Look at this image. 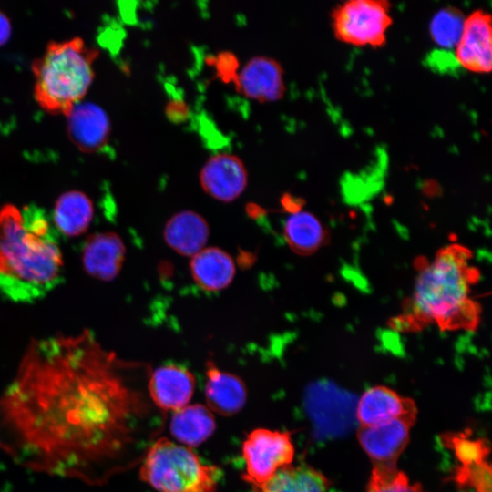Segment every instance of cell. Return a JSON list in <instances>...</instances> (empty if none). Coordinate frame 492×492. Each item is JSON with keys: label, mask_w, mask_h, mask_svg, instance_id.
I'll return each instance as SVG.
<instances>
[{"label": "cell", "mask_w": 492, "mask_h": 492, "mask_svg": "<svg viewBox=\"0 0 492 492\" xmlns=\"http://www.w3.org/2000/svg\"><path fill=\"white\" fill-rule=\"evenodd\" d=\"M90 334L35 343L0 397V444L33 471L100 484L148 406Z\"/></svg>", "instance_id": "cell-1"}, {"label": "cell", "mask_w": 492, "mask_h": 492, "mask_svg": "<svg viewBox=\"0 0 492 492\" xmlns=\"http://www.w3.org/2000/svg\"><path fill=\"white\" fill-rule=\"evenodd\" d=\"M471 251L458 243L438 250L432 260L419 258L411 296L390 326L402 333L436 325L442 331H475L481 306L473 296L479 271Z\"/></svg>", "instance_id": "cell-2"}, {"label": "cell", "mask_w": 492, "mask_h": 492, "mask_svg": "<svg viewBox=\"0 0 492 492\" xmlns=\"http://www.w3.org/2000/svg\"><path fill=\"white\" fill-rule=\"evenodd\" d=\"M63 260L44 210L36 205L0 209V292L30 302L62 281Z\"/></svg>", "instance_id": "cell-3"}, {"label": "cell", "mask_w": 492, "mask_h": 492, "mask_svg": "<svg viewBox=\"0 0 492 492\" xmlns=\"http://www.w3.org/2000/svg\"><path fill=\"white\" fill-rule=\"evenodd\" d=\"M98 51L80 37L48 43L45 52L32 63L34 97L42 109L67 116L87 94L95 72Z\"/></svg>", "instance_id": "cell-4"}, {"label": "cell", "mask_w": 492, "mask_h": 492, "mask_svg": "<svg viewBox=\"0 0 492 492\" xmlns=\"http://www.w3.org/2000/svg\"><path fill=\"white\" fill-rule=\"evenodd\" d=\"M221 477L220 467L167 437L149 446L139 468L140 479L158 492H216Z\"/></svg>", "instance_id": "cell-5"}, {"label": "cell", "mask_w": 492, "mask_h": 492, "mask_svg": "<svg viewBox=\"0 0 492 492\" xmlns=\"http://www.w3.org/2000/svg\"><path fill=\"white\" fill-rule=\"evenodd\" d=\"M332 28L342 43L378 48L386 43L393 23L391 5L384 0H350L332 11Z\"/></svg>", "instance_id": "cell-6"}, {"label": "cell", "mask_w": 492, "mask_h": 492, "mask_svg": "<svg viewBox=\"0 0 492 492\" xmlns=\"http://www.w3.org/2000/svg\"><path fill=\"white\" fill-rule=\"evenodd\" d=\"M295 448L289 431L259 427L251 430L241 446L242 479L252 491L264 485L281 468L292 464Z\"/></svg>", "instance_id": "cell-7"}, {"label": "cell", "mask_w": 492, "mask_h": 492, "mask_svg": "<svg viewBox=\"0 0 492 492\" xmlns=\"http://www.w3.org/2000/svg\"><path fill=\"white\" fill-rule=\"evenodd\" d=\"M455 57L463 68L473 73H490L492 68L491 15L475 10L465 17L463 31L456 46Z\"/></svg>", "instance_id": "cell-8"}, {"label": "cell", "mask_w": 492, "mask_h": 492, "mask_svg": "<svg viewBox=\"0 0 492 492\" xmlns=\"http://www.w3.org/2000/svg\"><path fill=\"white\" fill-rule=\"evenodd\" d=\"M415 420L398 418L384 424L359 427L357 440L373 466H397L410 440Z\"/></svg>", "instance_id": "cell-9"}, {"label": "cell", "mask_w": 492, "mask_h": 492, "mask_svg": "<svg viewBox=\"0 0 492 492\" xmlns=\"http://www.w3.org/2000/svg\"><path fill=\"white\" fill-rule=\"evenodd\" d=\"M460 462L455 480L475 492H491V466L487 457L489 447L484 439H472L464 434H447L443 437Z\"/></svg>", "instance_id": "cell-10"}, {"label": "cell", "mask_w": 492, "mask_h": 492, "mask_svg": "<svg viewBox=\"0 0 492 492\" xmlns=\"http://www.w3.org/2000/svg\"><path fill=\"white\" fill-rule=\"evenodd\" d=\"M202 190L213 199L231 202L239 198L248 183V171L236 155L218 153L211 156L200 172Z\"/></svg>", "instance_id": "cell-11"}, {"label": "cell", "mask_w": 492, "mask_h": 492, "mask_svg": "<svg viewBox=\"0 0 492 492\" xmlns=\"http://www.w3.org/2000/svg\"><path fill=\"white\" fill-rule=\"evenodd\" d=\"M418 414L415 401L402 396L385 385H374L361 395L355 409L360 427L374 426L398 418L416 421Z\"/></svg>", "instance_id": "cell-12"}, {"label": "cell", "mask_w": 492, "mask_h": 492, "mask_svg": "<svg viewBox=\"0 0 492 492\" xmlns=\"http://www.w3.org/2000/svg\"><path fill=\"white\" fill-rule=\"evenodd\" d=\"M194 374L186 367L169 364L156 368L148 390L153 404L162 412H175L189 405L195 391Z\"/></svg>", "instance_id": "cell-13"}, {"label": "cell", "mask_w": 492, "mask_h": 492, "mask_svg": "<svg viewBox=\"0 0 492 492\" xmlns=\"http://www.w3.org/2000/svg\"><path fill=\"white\" fill-rule=\"evenodd\" d=\"M237 90L259 102H273L285 93L283 70L281 64L268 56L250 59L239 71Z\"/></svg>", "instance_id": "cell-14"}, {"label": "cell", "mask_w": 492, "mask_h": 492, "mask_svg": "<svg viewBox=\"0 0 492 492\" xmlns=\"http://www.w3.org/2000/svg\"><path fill=\"white\" fill-rule=\"evenodd\" d=\"M67 118L68 137L81 151L96 152L108 143L110 120L106 111L97 104L79 102Z\"/></svg>", "instance_id": "cell-15"}, {"label": "cell", "mask_w": 492, "mask_h": 492, "mask_svg": "<svg viewBox=\"0 0 492 492\" xmlns=\"http://www.w3.org/2000/svg\"><path fill=\"white\" fill-rule=\"evenodd\" d=\"M204 395L207 407L223 416L239 413L247 401V388L241 377L220 369L215 363L206 364Z\"/></svg>", "instance_id": "cell-16"}, {"label": "cell", "mask_w": 492, "mask_h": 492, "mask_svg": "<svg viewBox=\"0 0 492 492\" xmlns=\"http://www.w3.org/2000/svg\"><path fill=\"white\" fill-rule=\"evenodd\" d=\"M126 248L115 232L96 233L87 240L82 260L85 270L95 278L111 281L118 274Z\"/></svg>", "instance_id": "cell-17"}, {"label": "cell", "mask_w": 492, "mask_h": 492, "mask_svg": "<svg viewBox=\"0 0 492 492\" xmlns=\"http://www.w3.org/2000/svg\"><path fill=\"white\" fill-rule=\"evenodd\" d=\"M206 220L192 210L174 214L164 228L165 242L177 253L193 256L201 251L209 238Z\"/></svg>", "instance_id": "cell-18"}, {"label": "cell", "mask_w": 492, "mask_h": 492, "mask_svg": "<svg viewBox=\"0 0 492 492\" xmlns=\"http://www.w3.org/2000/svg\"><path fill=\"white\" fill-rule=\"evenodd\" d=\"M193 281L204 291L218 292L232 282L235 264L231 256L217 247L203 248L190 263Z\"/></svg>", "instance_id": "cell-19"}, {"label": "cell", "mask_w": 492, "mask_h": 492, "mask_svg": "<svg viewBox=\"0 0 492 492\" xmlns=\"http://www.w3.org/2000/svg\"><path fill=\"white\" fill-rule=\"evenodd\" d=\"M283 236L289 248L302 256L315 253L329 241L323 223L313 213L302 209L290 212L284 223Z\"/></svg>", "instance_id": "cell-20"}, {"label": "cell", "mask_w": 492, "mask_h": 492, "mask_svg": "<svg viewBox=\"0 0 492 492\" xmlns=\"http://www.w3.org/2000/svg\"><path fill=\"white\" fill-rule=\"evenodd\" d=\"M216 429L213 413L204 405L194 404L172 413L169 431L176 442L196 447L212 436Z\"/></svg>", "instance_id": "cell-21"}, {"label": "cell", "mask_w": 492, "mask_h": 492, "mask_svg": "<svg viewBox=\"0 0 492 492\" xmlns=\"http://www.w3.org/2000/svg\"><path fill=\"white\" fill-rule=\"evenodd\" d=\"M330 485L320 470L304 463L291 464L252 492H328Z\"/></svg>", "instance_id": "cell-22"}, {"label": "cell", "mask_w": 492, "mask_h": 492, "mask_svg": "<svg viewBox=\"0 0 492 492\" xmlns=\"http://www.w3.org/2000/svg\"><path fill=\"white\" fill-rule=\"evenodd\" d=\"M90 199L79 190L63 193L56 200L54 221L57 229L67 236L82 234L88 228L93 217Z\"/></svg>", "instance_id": "cell-23"}, {"label": "cell", "mask_w": 492, "mask_h": 492, "mask_svg": "<svg viewBox=\"0 0 492 492\" xmlns=\"http://www.w3.org/2000/svg\"><path fill=\"white\" fill-rule=\"evenodd\" d=\"M465 16L456 7L447 6L436 12L429 26L435 44L444 48L456 47L464 26Z\"/></svg>", "instance_id": "cell-24"}, {"label": "cell", "mask_w": 492, "mask_h": 492, "mask_svg": "<svg viewBox=\"0 0 492 492\" xmlns=\"http://www.w3.org/2000/svg\"><path fill=\"white\" fill-rule=\"evenodd\" d=\"M365 492H427L397 466H373Z\"/></svg>", "instance_id": "cell-25"}, {"label": "cell", "mask_w": 492, "mask_h": 492, "mask_svg": "<svg viewBox=\"0 0 492 492\" xmlns=\"http://www.w3.org/2000/svg\"><path fill=\"white\" fill-rule=\"evenodd\" d=\"M217 77L225 83L236 84L239 74V61L237 56L230 52L219 53L212 61Z\"/></svg>", "instance_id": "cell-26"}, {"label": "cell", "mask_w": 492, "mask_h": 492, "mask_svg": "<svg viewBox=\"0 0 492 492\" xmlns=\"http://www.w3.org/2000/svg\"><path fill=\"white\" fill-rule=\"evenodd\" d=\"M165 115L172 123L180 124L188 119L190 108L184 100L172 98L165 107Z\"/></svg>", "instance_id": "cell-27"}, {"label": "cell", "mask_w": 492, "mask_h": 492, "mask_svg": "<svg viewBox=\"0 0 492 492\" xmlns=\"http://www.w3.org/2000/svg\"><path fill=\"white\" fill-rule=\"evenodd\" d=\"M12 26L9 18L0 11V46L10 39Z\"/></svg>", "instance_id": "cell-28"}]
</instances>
